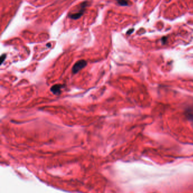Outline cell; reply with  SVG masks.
<instances>
[{"instance_id":"cell-1","label":"cell","mask_w":193,"mask_h":193,"mask_svg":"<svg viewBox=\"0 0 193 193\" xmlns=\"http://www.w3.org/2000/svg\"><path fill=\"white\" fill-rule=\"evenodd\" d=\"M87 4H88V2L87 1L82 2L81 5L80 10L76 13L70 14L69 15V18L72 19H79V18L81 17L83 15V13H85V9H86V6H87Z\"/></svg>"},{"instance_id":"cell-2","label":"cell","mask_w":193,"mask_h":193,"mask_svg":"<svg viewBox=\"0 0 193 193\" xmlns=\"http://www.w3.org/2000/svg\"><path fill=\"white\" fill-rule=\"evenodd\" d=\"M87 65L86 61L84 60H82L77 61L74 65L73 66L72 72L73 74H76L78 73L82 69L85 68Z\"/></svg>"},{"instance_id":"cell-3","label":"cell","mask_w":193,"mask_h":193,"mask_svg":"<svg viewBox=\"0 0 193 193\" xmlns=\"http://www.w3.org/2000/svg\"><path fill=\"white\" fill-rule=\"evenodd\" d=\"M64 87L63 85H56L52 86L51 88V91L53 94L56 95H59L61 93V91Z\"/></svg>"},{"instance_id":"cell-4","label":"cell","mask_w":193,"mask_h":193,"mask_svg":"<svg viewBox=\"0 0 193 193\" xmlns=\"http://www.w3.org/2000/svg\"><path fill=\"white\" fill-rule=\"evenodd\" d=\"M118 4L121 6H128L129 5V0H116Z\"/></svg>"},{"instance_id":"cell-5","label":"cell","mask_w":193,"mask_h":193,"mask_svg":"<svg viewBox=\"0 0 193 193\" xmlns=\"http://www.w3.org/2000/svg\"><path fill=\"white\" fill-rule=\"evenodd\" d=\"M6 55H2L1 57V64H3V62H4V61L5 59V58H6Z\"/></svg>"}]
</instances>
